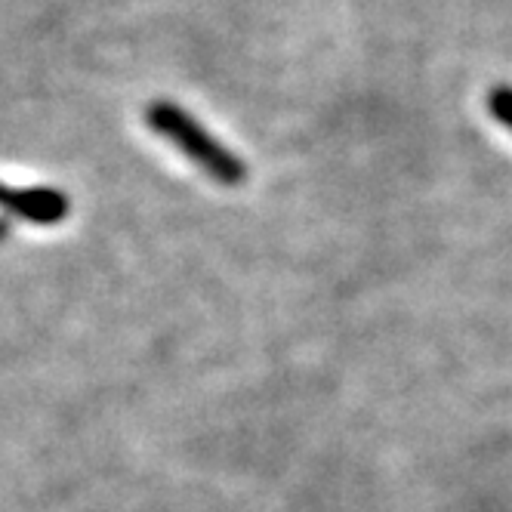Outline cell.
I'll list each match as a JSON object with an SVG mask.
<instances>
[{
  "mask_svg": "<svg viewBox=\"0 0 512 512\" xmlns=\"http://www.w3.org/2000/svg\"><path fill=\"white\" fill-rule=\"evenodd\" d=\"M145 124H149L158 136H164L170 145L186 155L192 164H198L207 176H213L223 186H241L247 179L244 161L226 149L223 142H216L207 127H201L186 108L173 102H152L145 108Z\"/></svg>",
  "mask_w": 512,
  "mask_h": 512,
  "instance_id": "1",
  "label": "cell"
},
{
  "mask_svg": "<svg viewBox=\"0 0 512 512\" xmlns=\"http://www.w3.org/2000/svg\"><path fill=\"white\" fill-rule=\"evenodd\" d=\"M0 207L34 226H56L68 216V195L59 189H10L0 186Z\"/></svg>",
  "mask_w": 512,
  "mask_h": 512,
  "instance_id": "2",
  "label": "cell"
},
{
  "mask_svg": "<svg viewBox=\"0 0 512 512\" xmlns=\"http://www.w3.org/2000/svg\"><path fill=\"white\" fill-rule=\"evenodd\" d=\"M488 112L494 115V121L512 130V87H494L488 93Z\"/></svg>",
  "mask_w": 512,
  "mask_h": 512,
  "instance_id": "3",
  "label": "cell"
}]
</instances>
